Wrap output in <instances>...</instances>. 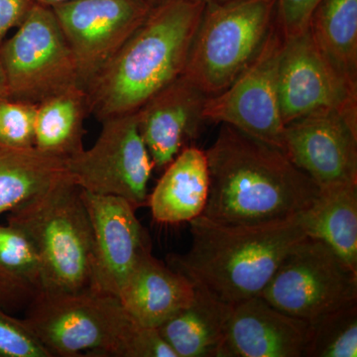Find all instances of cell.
Wrapping results in <instances>:
<instances>
[{"label": "cell", "mask_w": 357, "mask_h": 357, "mask_svg": "<svg viewBox=\"0 0 357 357\" xmlns=\"http://www.w3.org/2000/svg\"><path fill=\"white\" fill-rule=\"evenodd\" d=\"M210 187L202 215L251 225L302 215L321 191L279 148L222 124L206 151Z\"/></svg>", "instance_id": "1"}, {"label": "cell", "mask_w": 357, "mask_h": 357, "mask_svg": "<svg viewBox=\"0 0 357 357\" xmlns=\"http://www.w3.org/2000/svg\"><path fill=\"white\" fill-rule=\"evenodd\" d=\"M204 2L167 0L84 86L89 114L100 122L133 114L184 73Z\"/></svg>", "instance_id": "2"}, {"label": "cell", "mask_w": 357, "mask_h": 357, "mask_svg": "<svg viewBox=\"0 0 357 357\" xmlns=\"http://www.w3.org/2000/svg\"><path fill=\"white\" fill-rule=\"evenodd\" d=\"M190 225L191 248L169 255L167 264L230 305L260 296L286 255L307 237L301 215L251 225L199 215Z\"/></svg>", "instance_id": "3"}, {"label": "cell", "mask_w": 357, "mask_h": 357, "mask_svg": "<svg viewBox=\"0 0 357 357\" xmlns=\"http://www.w3.org/2000/svg\"><path fill=\"white\" fill-rule=\"evenodd\" d=\"M24 312L49 357H176L157 328L141 325L119 297L98 289L45 290Z\"/></svg>", "instance_id": "4"}, {"label": "cell", "mask_w": 357, "mask_h": 357, "mask_svg": "<svg viewBox=\"0 0 357 357\" xmlns=\"http://www.w3.org/2000/svg\"><path fill=\"white\" fill-rule=\"evenodd\" d=\"M7 213V225L20 230L36 251L45 290L93 288V229L82 189L69 176Z\"/></svg>", "instance_id": "5"}, {"label": "cell", "mask_w": 357, "mask_h": 357, "mask_svg": "<svg viewBox=\"0 0 357 357\" xmlns=\"http://www.w3.org/2000/svg\"><path fill=\"white\" fill-rule=\"evenodd\" d=\"M277 20V0L204 6L183 76L206 96L227 88L257 55Z\"/></svg>", "instance_id": "6"}, {"label": "cell", "mask_w": 357, "mask_h": 357, "mask_svg": "<svg viewBox=\"0 0 357 357\" xmlns=\"http://www.w3.org/2000/svg\"><path fill=\"white\" fill-rule=\"evenodd\" d=\"M0 59L13 100L37 107L81 86L76 60L53 9L37 2L0 46Z\"/></svg>", "instance_id": "7"}, {"label": "cell", "mask_w": 357, "mask_h": 357, "mask_svg": "<svg viewBox=\"0 0 357 357\" xmlns=\"http://www.w3.org/2000/svg\"><path fill=\"white\" fill-rule=\"evenodd\" d=\"M260 296L310 323L357 304V271L326 244L307 236L286 255Z\"/></svg>", "instance_id": "8"}, {"label": "cell", "mask_w": 357, "mask_h": 357, "mask_svg": "<svg viewBox=\"0 0 357 357\" xmlns=\"http://www.w3.org/2000/svg\"><path fill=\"white\" fill-rule=\"evenodd\" d=\"M89 149L67 159V173L84 191L126 199L137 210L148 203L154 164L139 130L136 112L102 121Z\"/></svg>", "instance_id": "9"}, {"label": "cell", "mask_w": 357, "mask_h": 357, "mask_svg": "<svg viewBox=\"0 0 357 357\" xmlns=\"http://www.w3.org/2000/svg\"><path fill=\"white\" fill-rule=\"evenodd\" d=\"M284 45L276 20L252 62L227 89L206 98L204 121L227 124L283 151L278 82Z\"/></svg>", "instance_id": "10"}, {"label": "cell", "mask_w": 357, "mask_h": 357, "mask_svg": "<svg viewBox=\"0 0 357 357\" xmlns=\"http://www.w3.org/2000/svg\"><path fill=\"white\" fill-rule=\"evenodd\" d=\"M283 152L319 191L357 184V107L306 115L284 128Z\"/></svg>", "instance_id": "11"}, {"label": "cell", "mask_w": 357, "mask_h": 357, "mask_svg": "<svg viewBox=\"0 0 357 357\" xmlns=\"http://www.w3.org/2000/svg\"><path fill=\"white\" fill-rule=\"evenodd\" d=\"M84 88L149 15L145 0H70L51 7Z\"/></svg>", "instance_id": "12"}, {"label": "cell", "mask_w": 357, "mask_h": 357, "mask_svg": "<svg viewBox=\"0 0 357 357\" xmlns=\"http://www.w3.org/2000/svg\"><path fill=\"white\" fill-rule=\"evenodd\" d=\"M93 229V288L119 297L151 241L126 199L84 191Z\"/></svg>", "instance_id": "13"}, {"label": "cell", "mask_w": 357, "mask_h": 357, "mask_svg": "<svg viewBox=\"0 0 357 357\" xmlns=\"http://www.w3.org/2000/svg\"><path fill=\"white\" fill-rule=\"evenodd\" d=\"M278 84L285 126L314 112L357 107V89L321 55L309 30L285 39Z\"/></svg>", "instance_id": "14"}, {"label": "cell", "mask_w": 357, "mask_h": 357, "mask_svg": "<svg viewBox=\"0 0 357 357\" xmlns=\"http://www.w3.org/2000/svg\"><path fill=\"white\" fill-rule=\"evenodd\" d=\"M309 326L256 296L234 305L218 357H304Z\"/></svg>", "instance_id": "15"}, {"label": "cell", "mask_w": 357, "mask_h": 357, "mask_svg": "<svg viewBox=\"0 0 357 357\" xmlns=\"http://www.w3.org/2000/svg\"><path fill=\"white\" fill-rule=\"evenodd\" d=\"M208 96L181 76L162 89L136 112L138 126L154 168L165 169L194 138L204 122Z\"/></svg>", "instance_id": "16"}, {"label": "cell", "mask_w": 357, "mask_h": 357, "mask_svg": "<svg viewBox=\"0 0 357 357\" xmlns=\"http://www.w3.org/2000/svg\"><path fill=\"white\" fill-rule=\"evenodd\" d=\"M194 295V284L187 277L149 252L136 265L119 298L135 321L157 328L187 307Z\"/></svg>", "instance_id": "17"}, {"label": "cell", "mask_w": 357, "mask_h": 357, "mask_svg": "<svg viewBox=\"0 0 357 357\" xmlns=\"http://www.w3.org/2000/svg\"><path fill=\"white\" fill-rule=\"evenodd\" d=\"M210 175L206 151L185 147L164 169L148 204L152 217L163 225L191 222L204 213Z\"/></svg>", "instance_id": "18"}, {"label": "cell", "mask_w": 357, "mask_h": 357, "mask_svg": "<svg viewBox=\"0 0 357 357\" xmlns=\"http://www.w3.org/2000/svg\"><path fill=\"white\" fill-rule=\"evenodd\" d=\"M194 286L192 302L157 330L176 357H218L234 305Z\"/></svg>", "instance_id": "19"}, {"label": "cell", "mask_w": 357, "mask_h": 357, "mask_svg": "<svg viewBox=\"0 0 357 357\" xmlns=\"http://www.w3.org/2000/svg\"><path fill=\"white\" fill-rule=\"evenodd\" d=\"M301 222L307 237L326 244L357 271V184L321 191Z\"/></svg>", "instance_id": "20"}, {"label": "cell", "mask_w": 357, "mask_h": 357, "mask_svg": "<svg viewBox=\"0 0 357 357\" xmlns=\"http://www.w3.org/2000/svg\"><path fill=\"white\" fill-rule=\"evenodd\" d=\"M66 175V158L35 146L0 144V215L8 213Z\"/></svg>", "instance_id": "21"}, {"label": "cell", "mask_w": 357, "mask_h": 357, "mask_svg": "<svg viewBox=\"0 0 357 357\" xmlns=\"http://www.w3.org/2000/svg\"><path fill=\"white\" fill-rule=\"evenodd\" d=\"M89 114L86 91L68 89L40 103L34 123V146L70 158L84 149V119Z\"/></svg>", "instance_id": "22"}, {"label": "cell", "mask_w": 357, "mask_h": 357, "mask_svg": "<svg viewBox=\"0 0 357 357\" xmlns=\"http://www.w3.org/2000/svg\"><path fill=\"white\" fill-rule=\"evenodd\" d=\"M307 30L321 55L357 89V0H321Z\"/></svg>", "instance_id": "23"}, {"label": "cell", "mask_w": 357, "mask_h": 357, "mask_svg": "<svg viewBox=\"0 0 357 357\" xmlns=\"http://www.w3.org/2000/svg\"><path fill=\"white\" fill-rule=\"evenodd\" d=\"M45 291L38 256L27 237L11 225H0V307L25 311Z\"/></svg>", "instance_id": "24"}, {"label": "cell", "mask_w": 357, "mask_h": 357, "mask_svg": "<svg viewBox=\"0 0 357 357\" xmlns=\"http://www.w3.org/2000/svg\"><path fill=\"white\" fill-rule=\"evenodd\" d=\"M304 357L357 356V304L310 321Z\"/></svg>", "instance_id": "25"}, {"label": "cell", "mask_w": 357, "mask_h": 357, "mask_svg": "<svg viewBox=\"0 0 357 357\" xmlns=\"http://www.w3.org/2000/svg\"><path fill=\"white\" fill-rule=\"evenodd\" d=\"M36 107L13 98H0V144L20 148L34 146Z\"/></svg>", "instance_id": "26"}, {"label": "cell", "mask_w": 357, "mask_h": 357, "mask_svg": "<svg viewBox=\"0 0 357 357\" xmlns=\"http://www.w3.org/2000/svg\"><path fill=\"white\" fill-rule=\"evenodd\" d=\"M0 357H49L22 318L0 307Z\"/></svg>", "instance_id": "27"}, {"label": "cell", "mask_w": 357, "mask_h": 357, "mask_svg": "<svg viewBox=\"0 0 357 357\" xmlns=\"http://www.w3.org/2000/svg\"><path fill=\"white\" fill-rule=\"evenodd\" d=\"M321 0H277V22L284 38L299 36L309 29L310 20Z\"/></svg>", "instance_id": "28"}, {"label": "cell", "mask_w": 357, "mask_h": 357, "mask_svg": "<svg viewBox=\"0 0 357 357\" xmlns=\"http://www.w3.org/2000/svg\"><path fill=\"white\" fill-rule=\"evenodd\" d=\"M35 3V0H0V46L8 32L24 21Z\"/></svg>", "instance_id": "29"}, {"label": "cell", "mask_w": 357, "mask_h": 357, "mask_svg": "<svg viewBox=\"0 0 357 357\" xmlns=\"http://www.w3.org/2000/svg\"><path fill=\"white\" fill-rule=\"evenodd\" d=\"M9 98L8 89H7L6 73H4L1 59H0V98Z\"/></svg>", "instance_id": "30"}, {"label": "cell", "mask_w": 357, "mask_h": 357, "mask_svg": "<svg viewBox=\"0 0 357 357\" xmlns=\"http://www.w3.org/2000/svg\"><path fill=\"white\" fill-rule=\"evenodd\" d=\"M37 3L42 4V6L53 7L57 4L63 3V2L70 1V0H35Z\"/></svg>", "instance_id": "31"}, {"label": "cell", "mask_w": 357, "mask_h": 357, "mask_svg": "<svg viewBox=\"0 0 357 357\" xmlns=\"http://www.w3.org/2000/svg\"><path fill=\"white\" fill-rule=\"evenodd\" d=\"M150 6L153 8V7H156L160 6V4L164 3L167 0H145Z\"/></svg>", "instance_id": "32"}, {"label": "cell", "mask_w": 357, "mask_h": 357, "mask_svg": "<svg viewBox=\"0 0 357 357\" xmlns=\"http://www.w3.org/2000/svg\"><path fill=\"white\" fill-rule=\"evenodd\" d=\"M198 1L204 2V4L208 3H220V2L230 1V0H198Z\"/></svg>", "instance_id": "33"}]
</instances>
